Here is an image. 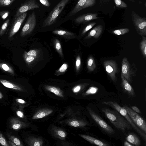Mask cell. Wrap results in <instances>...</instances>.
Returning a JSON list of instances; mask_svg holds the SVG:
<instances>
[{
  "label": "cell",
  "instance_id": "e0dca14e",
  "mask_svg": "<svg viewBox=\"0 0 146 146\" xmlns=\"http://www.w3.org/2000/svg\"><path fill=\"white\" fill-rule=\"evenodd\" d=\"M121 86L123 90L129 95L135 96L134 91L129 82L124 78L122 79Z\"/></svg>",
  "mask_w": 146,
  "mask_h": 146
},
{
  "label": "cell",
  "instance_id": "cb8c5ba5",
  "mask_svg": "<svg viewBox=\"0 0 146 146\" xmlns=\"http://www.w3.org/2000/svg\"><path fill=\"white\" fill-rule=\"evenodd\" d=\"M54 48L57 52L62 58H63L62 48L59 40L57 39H55L54 42Z\"/></svg>",
  "mask_w": 146,
  "mask_h": 146
},
{
  "label": "cell",
  "instance_id": "ab89813d",
  "mask_svg": "<svg viewBox=\"0 0 146 146\" xmlns=\"http://www.w3.org/2000/svg\"><path fill=\"white\" fill-rule=\"evenodd\" d=\"M26 54L28 56L36 57L37 55V52L36 50H29L28 52H26Z\"/></svg>",
  "mask_w": 146,
  "mask_h": 146
},
{
  "label": "cell",
  "instance_id": "7a4b0ae2",
  "mask_svg": "<svg viewBox=\"0 0 146 146\" xmlns=\"http://www.w3.org/2000/svg\"><path fill=\"white\" fill-rule=\"evenodd\" d=\"M102 103L108 106L115 109L127 120L134 129L145 140L146 139V134L141 130L135 124L127 113L126 110L120 106L115 102L111 101L103 102Z\"/></svg>",
  "mask_w": 146,
  "mask_h": 146
},
{
  "label": "cell",
  "instance_id": "d590c367",
  "mask_svg": "<svg viewBox=\"0 0 146 146\" xmlns=\"http://www.w3.org/2000/svg\"><path fill=\"white\" fill-rule=\"evenodd\" d=\"M36 57L28 56L27 55L26 52H25L24 54V58L26 62L28 63H29L33 61Z\"/></svg>",
  "mask_w": 146,
  "mask_h": 146
},
{
  "label": "cell",
  "instance_id": "277c9868",
  "mask_svg": "<svg viewBox=\"0 0 146 146\" xmlns=\"http://www.w3.org/2000/svg\"><path fill=\"white\" fill-rule=\"evenodd\" d=\"M131 17L133 23L137 33L141 36L146 35V19L141 17L134 11H132Z\"/></svg>",
  "mask_w": 146,
  "mask_h": 146
},
{
  "label": "cell",
  "instance_id": "bcb514c9",
  "mask_svg": "<svg viewBox=\"0 0 146 146\" xmlns=\"http://www.w3.org/2000/svg\"><path fill=\"white\" fill-rule=\"evenodd\" d=\"M32 144L31 145L34 146H39L41 145L40 142L38 141H35L33 143V142Z\"/></svg>",
  "mask_w": 146,
  "mask_h": 146
},
{
  "label": "cell",
  "instance_id": "8d00e7d4",
  "mask_svg": "<svg viewBox=\"0 0 146 146\" xmlns=\"http://www.w3.org/2000/svg\"><path fill=\"white\" fill-rule=\"evenodd\" d=\"M1 68L5 71L13 74L14 72L12 69L10 68L7 64H1Z\"/></svg>",
  "mask_w": 146,
  "mask_h": 146
},
{
  "label": "cell",
  "instance_id": "f907efd6",
  "mask_svg": "<svg viewBox=\"0 0 146 146\" xmlns=\"http://www.w3.org/2000/svg\"><path fill=\"white\" fill-rule=\"evenodd\" d=\"M8 143H9L10 146H17V145L14 144L13 142L11 141H8Z\"/></svg>",
  "mask_w": 146,
  "mask_h": 146
},
{
  "label": "cell",
  "instance_id": "83f0119b",
  "mask_svg": "<svg viewBox=\"0 0 146 146\" xmlns=\"http://www.w3.org/2000/svg\"><path fill=\"white\" fill-rule=\"evenodd\" d=\"M129 29L128 28H123L116 29L112 31V33L115 35H123L128 33Z\"/></svg>",
  "mask_w": 146,
  "mask_h": 146
},
{
  "label": "cell",
  "instance_id": "ba28073f",
  "mask_svg": "<svg viewBox=\"0 0 146 146\" xmlns=\"http://www.w3.org/2000/svg\"><path fill=\"white\" fill-rule=\"evenodd\" d=\"M40 5L36 0H28L21 5L18 9L15 16V18L22 14L35 9L39 8Z\"/></svg>",
  "mask_w": 146,
  "mask_h": 146
},
{
  "label": "cell",
  "instance_id": "7c38bea8",
  "mask_svg": "<svg viewBox=\"0 0 146 146\" xmlns=\"http://www.w3.org/2000/svg\"><path fill=\"white\" fill-rule=\"evenodd\" d=\"M27 12L24 13L15 18L14 21L10 31L9 36V38L12 37L19 31L27 16Z\"/></svg>",
  "mask_w": 146,
  "mask_h": 146
},
{
  "label": "cell",
  "instance_id": "836d02e7",
  "mask_svg": "<svg viewBox=\"0 0 146 146\" xmlns=\"http://www.w3.org/2000/svg\"><path fill=\"white\" fill-rule=\"evenodd\" d=\"M81 60L80 57L78 55L76 58L75 67L77 72H78L80 69L81 65Z\"/></svg>",
  "mask_w": 146,
  "mask_h": 146
},
{
  "label": "cell",
  "instance_id": "603a6c76",
  "mask_svg": "<svg viewBox=\"0 0 146 146\" xmlns=\"http://www.w3.org/2000/svg\"><path fill=\"white\" fill-rule=\"evenodd\" d=\"M87 66L88 71H93L96 68V64L94 58L90 56L88 59L87 61Z\"/></svg>",
  "mask_w": 146,
  "mask_h": 146
},
{
  "label": "cell",
  "instance_id": "484cf974",
  "mask_svg": "<svg viewBox=\"0 0 146 146\" xmlns=\"http://www.w3.org/2000/svg\"><path fill=\"white\" fill-rule=\"evenodd\" d=\"M140 48L143 55L146 56V38L145 36H143L142 40L140 43Z\"/></svg>",
  "mask_w": 146,
  "mask_h": 146
},
{
  "label": "cell",
  "instance_id": "f1b7e54d",
  "mask_svg": "<svg viewBox=\"0 0 146 146\" xmlns=\"http://www.w3.org/2000/svg\"><path fill=\"white\" fill-rule=\"evenodd\" d=\"M98 90V88L96 87H91L86 91L84 95L87 96L95 94L97 92Z\"/></svg>",
  "mask_w": 146,
  "mask_h": 146
},
{
  "label": "cell",
  "instance_id": "d6986e66",
  "mask_svg": "<svg viewBox=\"0 0 146 146\" xmlns=\"http://www.w3.org/2000/svg\"><path fill=\"white\" fill-rule=\"evenodd\" d=\"M126 140L133 145L139 146L141 143L140 139L135 135L133 134H129L126 137Z\"/></svg>",
  "mask_w": 146,
  "mask_h": 146
},
{
  "label": "cell",
  "instance_id": "4dcf8cb0",
  "mask_svg": "<svg viewBox=\"0 0 146 146\" xmlns=\"http://www.w3.org/2000/svg\"><path fill=\"white\" fill-rule=\"evenodd\" d=\"M16 0H0V6L8 7Z\"/></svg>",
  "mask_w": 146,
  "mask_h": 146
},
{
  "label": "cell",
  "instance_id": "3957f363",
  "mask_svg": "<svg viewBox=\"0 0 146 146\" xmlns=\"http://www.w3.org/2000/svg\"><path fill=\"white\" fill-rule=\"evenodd\" d=\"M70 0H61L44 20L42 24V27L50 26L54 23L59 15Z\"/></svg>",
  "mask_w": 146,
  "mask_h": 146
},
{
  "label": "cell",
  "instance_id": "9a60e30c",
  "mask_svg": "<svg viewBox=\"0 0 146 146\" xmlns=\"http://www.w3.org/2000/svg\"><path fill=\"white\" fill-rule=\"evenodd\" d=\"M79 135L92 144L100 146H108L110 145L108 144L104 143L90 136L84 134H79Z\"/></svg>",
  "mask_w": 146,
  "mask_h": 146
},
{
  "label": "cell",
  "instance_id": "7402d4cb",
  "mask_svg": "<svg viewBox=\"0 0 146 146\" xmlns=\"http://www.w3.org/2000/svg\"><path fill=\"white\" fill-rule=\"evenodd\" d=\"M52 111L50 110H44L36 113L33 117L32 119H36L42 118L50 114Z\"/></svg>",
  "mask_w": 146,
  "mask_h": 146
},
{
  "label": "cell",
  "instance_id": "7bdbcfd3",
  "mask_svg": "<svg viewBox=\"0 0 146 146\" xmlns=\"http://www.w3.org/2000/svg\"><path fill=\"white\" fill-rule=\"evenodd\" d=\"M57 133L60 136L62 137H65L66 136V134L64 132L61 130L58 131Z\"/></svg>",
  "mask_w": 146,
  "mask_h": 146
},
{
  "label": "cell",
  "instance_id": "7dc6e473",
  "mask_svg": "<svg viewBox=\"0 0 146 146\" xmlns=\"http://www.w3.org/2000/svg\"><path fill=\"white\" fill-rule=\"evenodd\" d=\"M15 101L19 103L24 104L26 103V102L23 100L21 99L17 98L15 99Z\"/></svg>",
  "mask_w": 146,
  "mask_h": 146
},
{
  "label": "cell",
  "instance_id": "9c48e42d",
  "mask_svg": "<svg viewBox=\"0 0 146 146\" xmlns=\"http://www.w3.org/2000/svg\"><path fill=\"white\" fill-rule=\"evenodd\" d=\"M96 0H78L76 5L71 11L69 16H72L81 10L92 7L96 3Z\"/></svg>",
  "mask_w": 146,
  "mask_h": 146
},
{
  "label": "cell",
  "instance_id": "ac0fdd59",
  "mask_svg": "<svg viewBox=\"0 0 146 146\" xmlns=\"http://www.w3.org/2000/svg\"><path fill=\"white\" fill-rule=\"evenodd\" d=\"M10 121L12 128L15 130H18L26 126L25 123L20 121L17 118H11Z\"/></svg>",
  "mask_w": 146,
  "mask_h": 146
},
{
  "label": "cell",
  "instance_id": "d4e9b609",
  "mask_svg": "<svg viewBox=\"0 0 146 146\" xmlns=\"http://www.w3.org/2000/svg\"><path fill=\"white\" fill-rule=\"evenodd\" d=\"M68 68V65L66 63H64L55 71L54 74L57 76L63 74L67 71Z\"/></svg>",
  "mask_w": 146,
  "mask_h": 146
},
{
  "label": "cell",
  "instance_id": "5bb4252c",
  "mask_svg": "<svg viewBox=\"0 0 146 146\" xmlns=\"http://www.w3.org/2000/svg\"><path fill=\"white\" fill-rule=\"evenodd\" d=\"M52 33L54 34L61 36L68 39L75 38L76 37V35L74 33L66 30H55L53 31Z\"/></svg>",
  "mask_w": 146,
  "mask_h": 146
},
{
  "label": "cell",
  "instance_id": "c3c4849f",
  "mask_svg": "<svg viewBox=\"0 0 146 146\" xmlns=\"http://www.w3.org/2000/svg\"><path fill=\"white\" fill-rule=\"evenodd\" d=\"M111 0H100V2L101 5H103L107 3Z\"/></svg>",
  "mask_w": 146,
  "mask_h": 146
},
{
  "label": "cell",
  "instance_id": "681fc988",
  "mask_svg": "<svg viewBox=\"0 0 146 146\" xmlns=\"http://www.w3.org/2000/svg\"><path fill=\"white\" fill-rule=\"evenodd\" d=\"M124 145L125 146H133V145H132L128 143L127 141H125L124 142Z\"/></svg>",
  "mask_w": 146,
  "mask_h": 146
},
{
  "label": "cell",
  "instance_id": "5b68a950",
  "mask_svg": "<svg viewBox=\"0 0 146 146\" xmlns=\"http://www.w3.org/2000/svg\"><path fill=\"white\" fill-rule=\"evenodd\" d=\"M123 108L126 110L136 125L146 134V123L144 119L129 107L125 106Z\"/></svg>",
  "mask_w": 146,
  "mask_h": 146
},
{
  "label": "cell",
  "instance_id": "e575fe53",
  "mask_svg": "<svg viewBox=\"0 0 146 146\" xmlns=\"http://www.w3.org/2000/svg\"><path fill=\"white\" fill-rule=\"evenodd\" d=\"M96 23V22H92L88 24L83 30L82 32V35L85 34L88 31L92 28Z\"/></svg>",
  "mask_w": 146,
  "mask_h": 146
},
{
  "label": "cell",
  "instance_id": "60d3db41",
  "mask_svg": "<svg viewBox=\"0 0 146 146\" xmlns=\"http://www.w3.org/2000/svg\"><path fill=\"white\" fill-rule=\"evenodd\" d=\"M40 3L44 5L49 7L50 6V4L48 0H39Z\"/></svg>",
  "mask_w": 146,
  "mask_h": 146
},
{
  "label": "cell",
  "instance_id": "52a82bcc",
  "mask_svg": "<svg viewBox=\"0 0 146 146\" xmlns=\"http://www.w3.org/2000/svg\"><path fill=\"white\" fill-rule=\"evenodd\" d=\"M89 112L92 119L105 132L109 134L115 132L113 129L94 111L89 109Z\"/></svg>",
  "mask_w": 146,
  "mask_h": 146
},
{
  "label": "cell",
  "instance_id": "f35d334b",
  "mask_svg": "<svg viewBox=\"0 0 146 146\" xmlns=\"http://www.w3.org/2000/svg\"><path fill=\"white\" fill-rule=\"evenodd\" d=\"M9 14V12L8 11H0V16L3 20L7 18Z\"/></svg>",
  "mask_w": 146,
  "mask_h": 146
},
{
  "label": "cell",
  "instance_id": "2e32d148",
  "mask_svg": "<svg viewBox=\"0 0 146 146\" xmlns=\"http://www.w3.org/2000/svg\"><path fill=\"white\" fill-rule=\"evenodd\" d=\"M103 31V28L102 25H99L94 27L88 33L86 38L93 37L96 38H98L101 35Z\"/></svg>",
  "mask_w": 146,
  "mask_h": 146
},
{
  "label": "cell",
  "instance_id": "d6a6232c",
  "mask_svg": "<svg viewBox=\"0 0 146 146\" xmlns=\"http://www.w3.org/2000/svg\"><path fill=\"white\" fill-rule=\"evenodd\" d=\"M0 144L4 146H10L1 132H0Z\"/></svg>",
  "mask_w": 146,
  "mask_h": 146
},
{
  "label": "cell",
  "instance_id": "30bf717a",
  "mask_svg": "<svg viewBox=\"0 0 146 146\" xmlns=\"http://www.w3.org/2000/svg\"><path fill=\"white\" fill-rule=\"evenodd\" d=\"M103 64L108 74L113 82H115L116 80L115 74L117 71L116 62L112 60H108L105 61Z\"/></svg>",
  "mask_w": 146,
  "mask_h": 146
},
{
  "label": "cell",
  "instance_id": "f5cc1de1",
  "mask_svg": "<svg viewBox=\"0 0 146 146\" xmlns=\"http://www.w3.org/2000/svg\"><path fill=\"white\" fill-rule=\"evenodd\" d=\"M132 2H135V0H129Z\"/></svg>",
  "mask_w": 146,
  "mask_h": 146
},
{
  "label": "cell",
  "instance_id": "816d5d0a",
  "mask_svg": "<svg viewBox=\"0 0 146 146\" xmlns=\"http://www.w3.org/2000/svg\"><path fill=\"white\" fill-rule=\"evenodd\" d=\"M3 98V95L2 93L0 91V99H1Z\"/></svg>",
  "mask_w": 146,
  "mask_h": 146
},
{
  "label": "cell",
  "instance_id": "74e56055",
  "mask_svg": "<svg viewBox=\"0 0 146 146\" xmlns=\"http://www.w3.org/2000/svg\"><path fill=\"white\" fill-rule=\"evenodd\" d=\"M70 125L74 127H77L80 125H86L85 123L80 122L77 121H73L70 122Z\"/></svg>",
  "mask_w": 146,
  "mask_h": 146
},
{
  "label": "cell",
  "instance_id": "6da1fadb",
  "mask_svg": "<svg viewBox=\"0 0 146 146\" xmlns=\"http://www.w3.org/2000/svg\"><path fill=\"white\" fill-rule=\"evenodd\" d=\"M106 117L118 130L124 133L126 130H130L132 127L117 111L104 108L102 110Z\"/></svg>",
  "mask_w": 146,
  "mask_h": 146
},
{
  "label": "cell",
  "instance_id": "f6af8a7d",
  "mask_svg": "<svg viewBox=\"0 0 146 146\" xmlns=\"http://www.w3.org/2000/svg\"><path fill=\"white\" fill-rule=\"evenodd\" d=\"M131 109L136 113H141L140 110L136 106H133L131 107Z\"/></svg>",
  "mask_w": 146,
  "mask_h": 146
},
{
  "label": "cell",
  "instance_id": "f546056e",
  "mask_svg": "<svg viewBox=\"0 0 146 146\" xmlns=\"http://www.w3.org/2000/svg\"><path fill=\"white\" fill-rule=\"evenodd\" d=\"M116 6L119 8H126L127 7V4L121 0H113Z\"/></svg>",
  "mask_w": 146,
  "mask_h": 146
},
{
  "label": "cell",
  "instance_id": "1f68e13d",
  "mask_svg": "<svg viewBox=\"0 0 146 146\" xmlns=\"http://www.w3.org/2000/svg\"><path fill=\"white\" fill-rule=\"evenodd\" d=\"M10 20L9 19L7 20L1 26L0 30V35H1L5 32L9 23Z\"/></svg>",
  "mask_w": 146,
  "mask_h": 146
},
{
  "label": "cell",
  "instance_id": "ffe728a7",
  "mask_svg": "<svg viewBox=\"0 0 146 146\" xmlns=\"http://www.w3.org/2000/svg\"><path fill=\"white\" fill-rule=\"evenodd\" d=\"M45 88L47 91L54 93L56 95L60 97H63L62 91L59 88L52 86L46 85L44 86Z\"/></svg>",
  "mask_w": 146,
  "mask_h": 146
},
{
  "label": "cell",
  "instance_id": "4316f807",
  "mask_svg": "<svg viewBox=\"0 0 146 146\" xmlns=\"http://www.w3.org/2000/svg\"><path fill=\"white\" fill-rule=\"evenodd\" d=\"M7 137L10 141L13 142L17 146H22L23 145L19 139L16 137L9 135H7Z\"/></svg>",
  "mask_w": 146,
  "mask_h": 146
},
{
  "label": "cell",
  "instance_id": "ee69618b",
  "mask_svg": "<svg viewBox=\"0 0 146 146\" xmlns=\"http://www.w3.org/2000/svg\"><path fill=\"white\" fill-rule=\"evenodd\" d=\"M16 113L17 116L21 118L24 117V114L22 112L20 111H16Z\"/></svg>",
  "mask_w": 146,
  "mask_h": 146
},
{
  "label": "cell",
  "instance_id": "b9f144b4",
  "mask_svg": "<svg viewBox=\"0 0 146 146\" xmlns=\"http://www.w3.org/2000/svg\"><path fill=\"white\" fill-rule=\"evenodd\" d=\"M82 88L81 86L78 85L76 86L73 89V91L74 92H78L81 90Z\"/></svg>",
  "mask_w": 146,
  "mask_h": 146
},
{
  "label": "cell",
  "instance_id": "8fae6325",
  "mask_svg": "<svg viewBox=\"0 0 146 146\" xmlns=\"http://www.w3.org/2000/svg\"><path fill=\"white\" fill-rule=\"evenodd\" d=\"M132 75V70L129 62L127 58L124 57L122 62L121 78H124L129 82H130Z\"/></svg>",
  "mask_w": 146,
  "mask_h": 146
},
{
  "label": "cell",
  "instance_id": "8992f818",
  "mask_svg": "<svg viewBox=\"0 0 146 146\" xmlns=\"http://www.w3.org/2000/svg\"><path fill=\"white\" fill-rule=\"evenodd\" d=\"M36 17L34 11L29 16L21 33V35L24 36L30 34L33 30L36 24Z\"/></svg>",
  "mask_w": 146,
  "mask_h": 146
},
{
  "label": "cell",
  "instance_id": "4fadbf2b",
  "mask_svg": "<svg viewBox=\"0 0 146 146\" xmlns=\"http://www.w3.org/2000/svg\"><path fill=\"white\" fill-rule=\"evenodd\" d=\"M97 13H87L79 16L75 19V21L77 23H81L98 19Z\"/></svg>",
  "mask_w": 146,
  "mask_h": 146
},
{
  "label": "cell",
  "instance_id": "44dd1931",
  "mask_svg": "<svg viewBox=\"0 0 146 146\" xmlns=\"http://www.w3.org/2000/svg\"><path fill=\"white\" fill-rule=\"evenodd\" d=\"M0 82L5 87L17 90H22V89L19 86L5 80H0Z\"/></svg>",
  "mask_w": 146,
  "mask_h": 146
}]
</instances>
